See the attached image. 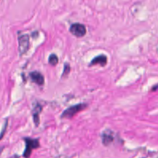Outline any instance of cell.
I'll return each mask as SVG.
<instances>
[{
	"instance_id": "obj_1",
	"label": "cell",
	"mask_w": 158,
	"mask_h": 158,
	"mask_svg": "<svg viewBox=\"0 0 158 158\" xmlns=\"http://www.w3.org/2000/svg\"><path fill=\"white\" fill-rule=\"evenodd\" d=\"M87 104L85 103H79L74 106H72L65 109L60 115L62 118H71L79 112L85 109Z\"/></svg>"
},
{
	"instance_id": "obj_2",
	"label": "cell",
	"mask_w": 158,
	"mask_h": 158,
	"mask_svg": "<svg viewBox=\"0 0 158 158\" xmlns=\"http://www.w3.org/2000/svg\"><path fill=\"white\" fill-rule=\"evenodd\" d=\"M25 149L23 152V157H28L30 156L32 151L40 147V143L38 139H32L30 138H25Z\"/></svg>"
},
{
	"instance_id": "obj_3",
	"label": "cell",
	"mask_w": 158,
	"mask_h": 158,
	"mask_svg": "<svg viewBox=\"0 0 158 158\" xmlns=\"http://www.w3.org/2000/svg\"><path fill=\"white\" fill-rule=\"evenodd\" d=\"M70 32L76 37H82L86 33V27L81 23H75L71 25L69 28Z\"/></svg>"
},
{
	"instance_id": "obj_4",
	"label": "cell",
	"mask_w": 158,
	"mask_h": 158,
	"mask_svg": "<svg viewBox=\"0 0 158 158\" xmlns=\"http://www.w3.org/2000/svg\"><path fill=\"white\" fill-rule=\"evenodd\" d=\"M19 51L20 55L27 52L29 48V36L28 35H20L19 38Z\"/></svg>"
},
{
	"instance_id": "obj_5",
	"label": "cell",
	"mask_w": 158,
	"mask_h": 158,
	"mask_svg": "<svg viewBox=\"0 0 158 158\" xmlns=\"http://www.w3.org/2000/svg\"><path fill=\"white\" fill-rule=\"evenodd\" d=\"M29 75L31 81L36 84L38 85H43L44 84V78L40 72L37 71H33L32 72H30Z\"/></svg>"
},
{
	"instance_id": "obj_6",
	"label": "cell",
	"mask_w": 158,
	"mask_h": 158,
	"mask_svg": "<svg viewBox=\"0 0 158 158\" xmlns=\"http://www.w3.org/2000/svg\"><path fill=\"white\" fill-rule=\"evenodd\" d=\"M107 62V59L106 56L104 54H101L94 57L89 63V66L100 65L102 67H104L106 65Z\"/></svg>"
},
{
	"instance_id": "obj_7",
	"label": "cell",
	"mask_w": 158,
	"mask_h": 158,
	"mask_svg": "<svg viewBox=\"0 0 158 158\" xmlns=\"http://www.w3.org/2000/svg\"><path fill=\"white\" fill-rule=\"evenodd\" d=\"M41 110H42V107L40 104H36L33 109V121H34V123H35L36 127H37L39 125V123H40L39 115H40Z\"/></svg>"
},
{
	"instance_id": "obj_8",
	"label": "cell",
	"mask_w": 158,
	"mask_h": 158,
	"mask_svg": "<svg viewBox=\"0 0 158 158\" xmlns=\"http://www.w3.org/2000/svg\"><path fill=\"white\" fill-rule=\"evenodd\" d=\"M114 140V137L112 136V134L109 132V131H107V132L104 131L102 135V141L103 144L105 146H107L110 143H112Z\"/></svg>"
},
{
	"instance_id": "obj_9",
	"label": "cell",
	"mask_w": 158,
	"mask_h": 158,
	"mask_svg": "<svg viewBox=\"0 0 158 158\" xmlns=\"http://www.w3.org/2000/svg\"><path fill=\"white\" fill-rule=\"evenodd\" d=\"M58 57L55 54H51L48 58V62L51 65H56L58 63Z\"/></svg>"
},
{
	"instance_id": "obj_10",
	"label": "cell",
	"mask_w": 158,
	"mask_h": 158,
	"mask_svg": "<svg viewBox=\"0 0 158 158\" xmlns=\"http://www.w3.org/2000/svg\"><path fill=\"white\" fill-rule=\"evenodd\" d=\"M70 72V64L68 63H65L64 65V70L62 72V77H65L66 75H67Z\"/></svg>"
}]
</instances>
